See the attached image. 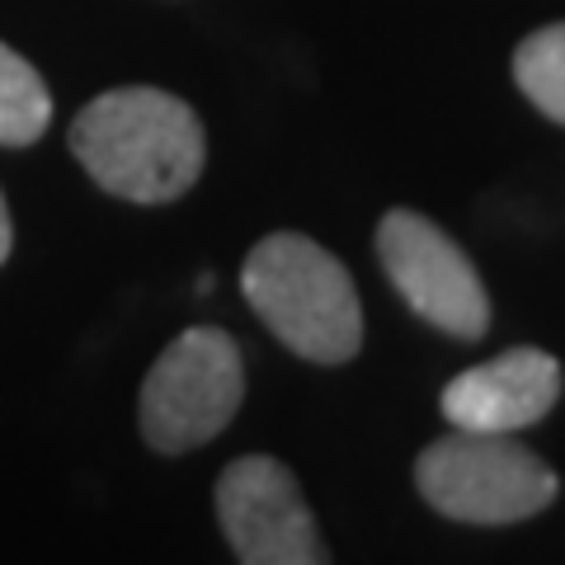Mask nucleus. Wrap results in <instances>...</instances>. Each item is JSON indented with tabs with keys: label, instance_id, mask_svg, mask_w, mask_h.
Wrapping results in <instances>:
<instances>
[{
	"label": "nucleus",
	"instance_id": "nucleus-1",
	"mask_svg": "<svg viewBox=\"0 0 565 565\" xmlns=\"http://www.w3.org/2000/svg\"><path fill=\"white\" fill-rule=\"evenodd\" d=\"M71 156L114 199L174 203L199 184L207 137L180 95L156 85H118L71 118Z\"/></svg>",
	"mask_w": 565,
	"mask_h": 565
},
{
	"label": "nucleus",
	"instance_id": "nucleus-2",
	"mask_svg": "<svg viewBox=\"0 0 565 565\" xmlns=\"http://www.w3.org/2000/svg\"><path fill=\"white\" fill-rule=\"evenodd\" d=\"M255 316L307 363H349L363 349V302L340 259L302 232L264 236L241 264Z\"/></svg>",
	"mask_w": 565,
	"mask_h": 565
},
{
	"label": "nucleus",
	"instance_id": "nucleus-3",
	"mask_svg": "<svg viewBox=\"0 0 565 565\" xmlns=\"http://www.w3.org/2000/svg\"><path fill=\"white\" fill-rule=\"evenodd\" d=\"M415 486L452 523H523L556 500V471L509 434L457 429L419 452Z\"/></svg>",
	"mask_w": 565,
	"mask_h": 565
},
{
	"label": "nucleus",
	"instance_id": "nucleus-4",
	"mask_svg": "<svg viewBox=\"0 0 565 565\" xmlns=\"http://www.w3.org/2000/svg\"><path fill=\"white\" fill-rule=\"evenodd\" d=\"M241 401L245 363L236 340L217 326H193L161 349L141 382V438L166 457L193 452L236 419Z\"/></svg>",
	"mask_w": 565,
	"mask_h": 565
},
{
	"label": "nucleus",
	"instance_id": "nucleus-5",
	"mask_svg": "<svg viewBox=\"0 0 565 565\" xmlns=\"http://www.w3.org/2000/svg\"><path fill=\"white\" fill-rule=\"evenodd\" d=\"M377 259L392 288L405 297L419 321L452 334V340H486L490 330V297L476 264L462 255L444 226L415 207H392L377 222Z\"/></svg>",
	"mask_w": 565,
	"mask_h": 565
},
{
	"label": "nucleus",
	"instance_id": "nucleus-6",
	"mask_svg": "<svg viewBox=\"0 0 565 565\" xmlns=\"http://www.w3.org/2000/svg\"><path fill=\"white\" fill-rule=\"evenodd\" d=\"M217 523L245 565H326L311 509L297 476L278 457H236L217 481Z\"/></svg>",
	"mask_w": 565,
	"mask_h": 565
},
{
	"label": "nucleus",
	"instance_id": "nucleus-7",
	"mask_svg": "<svg viewBox=\"0 0 565 565\" xmlns=\"http://www.w3.org/2000/svg\"><path fill=\"white\" fill-rule=\"evenodd\" d=\"M561 401V363L546 349H504L444 386L438 411L452 429L519 434L546 419Z\"/></svg>",
	"mask_w": 565,
	"mask_h": 565
},
{
	"label": "nucleus",
	"instance_id": "nucleus-8",
	"mask_svg": "<svg viewBox=\"0 0 565 565\" xmlns=\"http://www.w3.org/2000/svg\"><path fill=\"white\" fill-rule=\"evenodd\" d=\"M52 122L47 81L10 43H0V147H33Z\"/></svg>",
	"mask_w": 565,
	"mask_h": 565
},
{
	"label": "nucleus",
	"instance_id": "nucleus-9",
	"mask_svg": "<svg viewBox=\"0 0 565 565\" xmlns=\"http://www.w3.org/2000/svg\"><path fill=\"white\" fill-rule=\"evenodd\" d=\"M514 85L537 114L565 128V20L527 33L514 47Z\"/></svg>",
	"mask_w": 565,
	"mask_h": 565
},
{
	"label": "nucleus",
	"instance_id": "nucleus-10",
	"mask_svg": "<svg viewBox=\"0 0 565 565\" xmlns=\"http://www.w3.org/2000/svg\"><path fill=\"white\" fill-rule=\"evenodd\" d=\"M10 245H14V222H10V203H6V193H0V264L10 259Z\"/></svg>",
	"mask_w": 565,
	"mask_h": 565
}]
</instances>
